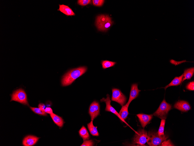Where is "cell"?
I'll list each match as a JSON object with an SVG mask.
<instances>
[{
    "label": "cell",
    "instance_id": "cell-1",
    "mask_svg": "<svg viewBox=\"0 0 194 146\" xmlns=\"http://www.w3.org/2000/svg\"><path fill=\"white\" fill-rule=\"evenodd\" d=\"M87 69V67L82 66L69 71L63 77L61 82L62 86L71 85L76 79L84 74Z\"/></svg>",
    "mask_w": 194,
    "mask_h": 146
},
{
    "label": "cell",
    "instance_id": "cell-2",
    "mask_svg": "<svg viewBox=\"0 0 194 146\" xmlns=\"http://www.w3.org/2000/svg\"><path fill=\"white\" fill-rule=\"evenodd\" d=\"M112 24L113 22L111 17L108 15H102L98 16L96 17V25L100 31H107Z\"/></svg>",
    "mask_w": 194,
    "mask_h": 146
},
{
    "label": "cell",
    "instance_id": "cell-3",
    "mask_svg": "<svg viewBox=\"0 0 194 146\" xmlns=\"http://www.w3.org/2000/svg\"><path fill=\"white\" fill-rule=\"evenodd\" d=\"M148 139L147 142L149 146H156L160 145L164 141L166 140L168 137L164 135L160 136L157 133L149 132L148 134Z\"/></svg>",
    "mask_w": 194,
    "mask_h": 146
},
{
    "label": "cell",
    "instance_id": "cell-4",
    "mask_svg": "<svg viewBox=\"0 0 194 146\" xmlns=\"http://www.w3.org/2000/svg\"><path fill=\"white\" fill-rule=\"evenodd\" d=\"M171 109V105L167 103L164 99L153 115L161 119H166L168 112Z\"/></svg>",
    "mask_w": 194,
    "mask_h": 146
},
{
    "label": "cell",
    "instance_id": "cell-5",
    "mask_svg": "<svg viewBox=\"0 0 194 146\" xmlns=\"http://www.w3.org/2000/svg\"><path fill=\"white\" fill-rule=\"evenodd\" d=\"M133 139L132 143L140 146H144L148 139L147 132L144 129H141L136 132Z\"/></svg>",
    "mask_w": 194,
    "mask_h": 146
},
{
    "label": "cell",
    "instance_id": "cell-6",
    "mask_svg": "<svg viewBox=\"0 0 194 146\" xmlns=\"http://www.w3.org/2000/svg\"><path fill=\"white\" fill-rule=\"evenodd\" d=\"M12 101L29 105L26 94L24 91L22 89H19L14 92L11 95V101Z\"/></svg>",
    "mask_w": 194,
    "mask_h": 146
},
{
    "label": "cell",
    "instance_id": "cell-7",
    "mask_svg": "<svg viewBox=\"0 0 194 146\" xmlns=\"http://www.w3.org/2000/svg\"><path fill=\"white\" fill-rule=\"evenodd\" d=\"M112 91V101L117 102L121 106L123 105L125 103L126 100L125 95L118 89L113 88Z\"/></svg>",
    "mask_w": 194,
    "mask_h": 146
},
{
    "label": "cell",
    "instance_id": "cell-8",
    "mask_svg": "<svg viewBox=\"0 0 194 146\" xmlns=\"http://www.w3.org/2000/svg\"><path fill=\"white\" fill-rule=\"evenodd\" d=\"M107 98H103L100 100V102H104L106 103V107L105 110L107 111L110 112L116 115L123 122H124L127 125L129 126L126 122L125 120H123L120 116L119 113L116 111L115 109L111 105V101L110 98V96L108 94L106 95Z\"/></svg>",
    "mask_w": 194,
    "mask_h": 146
},
{
    "label": "cell",
    "instance_id": "cell-9",
    "mask_svg": "<svg viewBox=\"0 0 194 146\" xmlns=\"http://www.w3.org/2000/svg\"><path fill=\"white\" fill-rule=\"evenodd\" d=\"M100 105L99 103L94 101L90 105L89 113L91 116V120L93 121L100 114Z\"/></svg>",
    "mask_w": 194,
    "mask_h": 146
},
{
    "label": "cell",
    "instance_id": "cell-10",
    "mask_svg": "<svg viewBox=\"0 0 194 146\" xmlns=\"http://www.w3.org/2000/svg\"><path fill=\"white\" fill-rule=\"evenodd\" d=\"M140 91L141 90L138 88L137 84H134L132 85L129 99L127 103L125 105L126 106L128 107L131 102L138 97Z\"/></svg>",
    "mask_w": 194,
    "mask_h": 146
},
{
    "label": "cell",
    "instance_id": "cell-11",
    "mask_svg": "<svg viewBox=\"0 0 194 146\" xmlns=\"http://www.w3.org/2000/svg\"><path fill=\"white\" fill-rule=\"evenodd\" d=\"M175 108L182 112H186L191 109L188 102L184 101H180L176 102L174 105Z\"/></svg>",
    "mask_w": 194,
    "mask_h": 146
},
{
    "label": "cell",
    "instance_id": "cell-12",
    "mask_svg": "<svg viewBox=\"0 0 194 146\" xmlns=\"http://www.w3.org/2000/svg\"><path fill=\"white\" fill-rule=\"evenodd\" d=\"M142 127L144 128L152 118V115L139 114L136 115Z\"/></svg>",
    "mask_w": 194,
    "mask_h": 146
},
{
    "label": "cell",
    "instance_id": "cell-13",
    "mask_svg": "<svg viewBox=\"0 0 194 146\" xmlns=\"http://www.w3.org/2000/svg\"><path fill=\"white\" fill-rule=\"evenodd\" d=\"M39 138L33 136H27L23 139V144L25 146H33L37 142Z\"/></svg>",
    "mask_w": 194,
    "mask_h": 146
},
{
    "label": "cell",
    "instance_id": "cell-14",
    "mask_svg": "<svg viewBox=\"0 0 194 146\" xmlns=\"http://www.w3.org/2000/svg\"><path fill=\"white\" fill-rule=\"evenodd\" d=\"M67 16L75 15V14L68 6L64 4H59L58 10Z\"/></svg>",
    "mask_w": 194,
    "mask_h": 146
},
{
    "label": "cell",
    "instance_id": "cell-15",
    "mask_svg": "<svg viewBox=\"0 0 194 146\" xmlns=\"http://www.w3.org/2000/svg\"><path fill=\"white\" fill-rule=\"evenodd\" d=\"M194 72V67L185 69L184 72L182 82L186 80H190L193 76Z\"/></svg>",
    "mask_w": 194,
    "mask_h": 146
},
{
    "label": "cell",
    "instance_id": "cell-16",
    "mask_svg": "<svg viewBox=\"0 0 194 146\" xmlns=\"http://www.w3.org/2000/svg\"><path fill=\"white\" fill-rule=\"evenodd\" d=\"M183 74L179 77H176L171 81V82L168 85L164 87L166 90L168 87L172 86H177L180 85L182 82Z\"/></svg>",
    "mask_w": 194,
    "mask_h": 146
},
{
    "label": "cell",
    "instance_id": "cell-17",
    "mask_svg": "<svg viewBox=\"0 0 194 146\" xmlns=\"http://www.w3.org/2000/svg\"><path fill=\"white\" fill-rule=\"evenodd\" d=\"M50 115L54 123L60 127L62 126L64 121L61 117L53 113L50 114Z\"/></svg>",
    "mask_w": 194,
    "mask_h": 146
},
{
    "label": "cell",
    "instance_id": "cell-18",
    "mask_svg": "<svg viewBox=\"0 0 194 146\" xmlns=\"http://www.w3.org/2000/svg\"><path fill=\"white\" fill-rule=\"evenodd\" d=\"M92 120L87 124L88 128L91 134L93 136H98L99 133L97 129V126H94Z\"/></svg>",
    "mask_w": 194,
    "mask_h": 146
},
{
    "label": "cell",
    "instance_id": "cell-19",
    "mask_svg": "<svg viewBox=\"0 0 194 146\" xmlns=\"http://www.w3.org/2000/svg\"><path fill=\"white\" fill-rule=\"evenodd\" d=\"M80 136L84 140H89L90 136L87 129L82 126L79 131Z\"/></svg>",
    "mask_w": 194,
    "mask_h": 146
},
{
    "label": "cell",
    "instance_id": "cell-20",
    "mask_svg": "<svg viewBox=\"0 0 194 146\" xmlns=\"http://www.w3.org/2000/svg\"><path fill=\"white\" fill-rule=\"evenodd\" d=\"M128 108V107L125 105H123L118 113L121 117L124 120L127 118L129 114Z\"/></svg>",
    "mask_w": 194,
    "mask_h": 146
},
{
    "label": "cell",
    "instance_id": "cell-21",
    "mask_svg": "<svg viewBox=\"0 0 194 146\" xmlns=\"http://www.w3.org/2000/svg\"><path fill=\"white\" fill-rule=\"evenodd\" d=\"M102 67L104 69L114 66L116 64V62L108 60H103L101 61Z\"/></svg>",
    "mask_w": 194,
    "mask_h": 146
},
{
    "label": "cell",
    "instance_id": "cell-22",
    "mask_svg": "<svg viewBox=\"0 0 194 146\" xmlns=\"http://www.w3.org/2000/svg\"><path fill=\"white\" fill-rule=\"evenodd\" d=\"M166 120L164 119H162L161 120L159 127L157 133L160 136L164 135V128Z\"/></svg>",
    "mask_w": 194,
    "mask_h": 146
},
{
    "label": "cell",
    "instance_id": "cell-23",
    "mask_svg": "<svg viewBox=\"0 0 194 146\" xmlns=\"http://www.w3.org/2000/svg\"><path fill=\"white\" fill-rule=\"evenodd\" d=\"M31 110L35 113L44 116L47 115L45 111V110L42 109L40 108L30 107Z\"/></svg>",
    "mask_w": 194,
    "mask_h": 146
},
{
    "label": "cell",
    "instance_id": "cell-24",
    "mask_svg": "<svg viewBox=\"0 0 194 146\" xmlns=\"http://www.w3.org/2000/svg\"><path fill=\"white\" fill-rule=\"evenodd\" d=\"M104 0H93L92 3L93 5L97 6H101L103 4Z\"/></svg>",
    "mask_w": 194,
    "mask_h": 146
},
{
    "label": "cell",
    "instance_id": "cell-25",
    "mask_svg": "<svg viewBox=\"0 0 194 146\" xmlns=\"http://www.w3.org/2000/svg\"><path fill=\"white\" fill-rule=\"evenodd\" d=\"M90 0H79L78 3L82 6H85L89 4L91 2Z\"/></svg>",
    "mask_w": 194,
    "mask_h": 146
},
{
    "label": "cell",
    "instance_id": "cell-26",
    "mask_svg": "<svg viewBox=\"0 0 194 146\" xmlns=\"http://www.w3.org/2000/svg\"><path fill=\"white\" fill-rule=\"evenodd\" d=\"M93 145L94 142L92 140H85L84 141V142H83V143L80 146H93Z\"/></svg>",
    "mask_w": 194,
    "mask_h": 146
},
{
    "label": "cell",
    "instance_id": "cell-27",
    "mask_svg": "<svg viewBox=\"0 0 194 146\" xmlns=\"http://www.w3.org/2000/svg\"><path fill=\"white\" fill-rule=\"evenodd\" d=\"M186 89L191 91L194 90V82L193 81L189 83L186 85Z\"/></svg>",
    "mask_w": 194,
    "mask_h": 146
},
{
    "label": "cell",
    "instance_id": "cell-28",
    "mask_svg": "<svg viewBox=\"0 0 194 146\" xmlns=\"http://www.w3.org/2000/svg\"><path fill=\"white\" fill-rule=\"evenodd\" d=\"M160 146H174L170 140L167 141H164L161 143Z\"/></svg>",
    "mask_w": 194,
    "mask_h": 146
},
{
    "label": "cell",
    "instance_id": "cell-29",
    "mask_svg": "<svg viewBox=\"0 0 194 146\" xmlns=\"http://www.w3.org/2000/svg\"><path fill=\"white\" fill-rule=\"evenodd\" d=\"M186 62V61L185 60H183L181 61H176L175 60L173 59H171L170 60V62L171 63L173 64H174L175 65H177L179 64H181L182 63Z\"/></svg>",
    "mask_w": 194,
    "mask_h": 146
},
{
    "label": "cell",
    "instance_id": "cell-30",
    "mask_svg": "<svg viewBox=\"0 0 194 146\" xmlns=\"http://www.w3.org/2000/svg\"><path fill=\"white\" fill-rule=\"evenodd\" d=\"M45 112L47 113L51 114L53 113L52 109L50 107H47L45 109Z\"/></svg>",
    "mask_w": 194,
    "mask_h": 146
},
{
    "label": "cell",
    "instance_id": "cell-31",
    "mask_svg": "<svg viewBox=\"0 0 194 146\" xmlns=\"http://www.w3.org/2000/svg\"><path fill=\"white\" fill-rule=\"evenodd\" d=\"M38 107L40 108L43 109L45 110V105L43 103H40L38 105Z\"/></svg>",
    "mask_w": 194,
    "mask_h": 146
}]
</instances>
